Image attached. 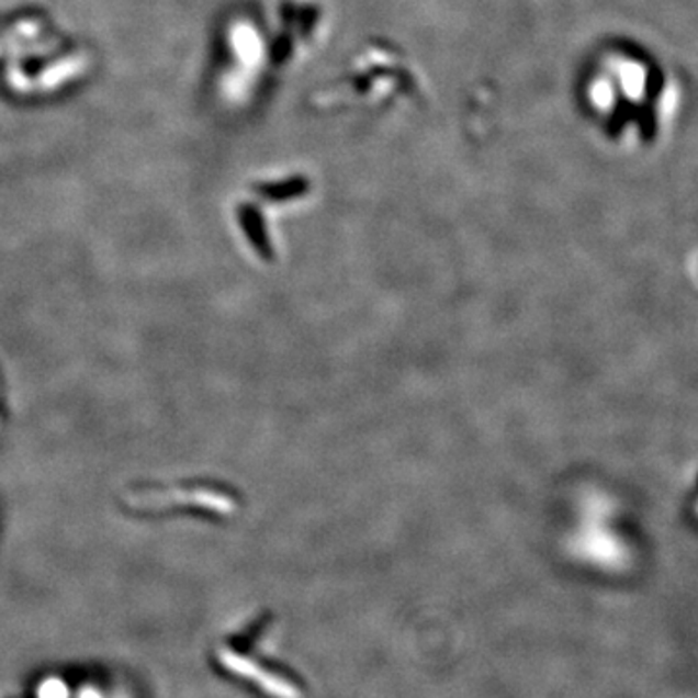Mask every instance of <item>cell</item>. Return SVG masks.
Instances as JSON below:
<instances>
[{"mask_svg": "<svg viewBox=\"0 0 698 698\" xmlns=\"http://www.w3.org/2000/svg\"><path fill=\"white\" fill-rule=\"evenodd\" d=\"M128 507L140 510H159V508L183 505L210 510L214 515H229L235 510V500L222 491L209 487H173V489L136 491L128 495Z\"/></svg>", "mask_w": 698, "mask_h": 698, "instance_id": "obj_1", "label": "cell"}, {"mask_svg": "<svg viewBox=\"0 0 698 698\" xmlns=\"http://www.w3.org/2000/svg\"><path fill=\"white\" fill-rule=\"evenodd\" d=\"M217 657H219V662H222L227 672L239 675L243 679L255 682V685H258L260 689L272 698H303L301 690L295 685H291L290 682H285L278 675L270 674L264 667L255 664L249 657L237 654L235 650H219Z\"/></svg>", "mask_w": 698, "mask_h": 698, "instance_id": "obj_2", "label": "cell"}, {"mask_svg": "<svg viewBox=\"0 0 698 698\" xmlns=\"http://www.w3.org/2000/svg\"><path fill=\"white\" fill-rule=\"evenodd\" d=\"M239 216H241L243 229L247 233V237L252 243L255 250L260 257L272 260L274 258V247H272V241L268 237L267 225H264L262 216L258 214V210L252 209V206H245L239 212Z\"/></svg>", "mask_w": 698, "mask_h": 698, "instance_id": "obj_3", "label": "cell"}, {"mask_svg": "<svg viewBox=\"0 0 698 698\" xmlns=\"http://www.w3.org/2000/svg\"><path fill=\"white\" fill-rule=\"evenodd\" d=\"M40 697L42 698H67V689L65 685L58 682H49L43 685L40 690Z\"/></svg>", "mask_w": 698, "mask_h": 698, "instance_id": "obj_4", "label": "cell"}]
</instances>
